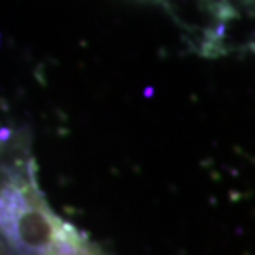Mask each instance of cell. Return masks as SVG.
I'll use <instances>...</instances> for the list:
<instances>
[{
    "mask_svg": "<svg viewBox=\"0 0 255 255\" xmlns=\"http://www.w3.org/2000/svg\"><path fill=\"white\" fill-rule=\"evenodd\" d=\"M2 255H106L101 249L88 241L78 229L65 222L60 231L42 247L15 249L2 244Z\"/></svg>",
    "mask_w": 255,
    "mask_h": 255,
    "instance_id": "1",
    "label": "cell"
}]
</instances>
